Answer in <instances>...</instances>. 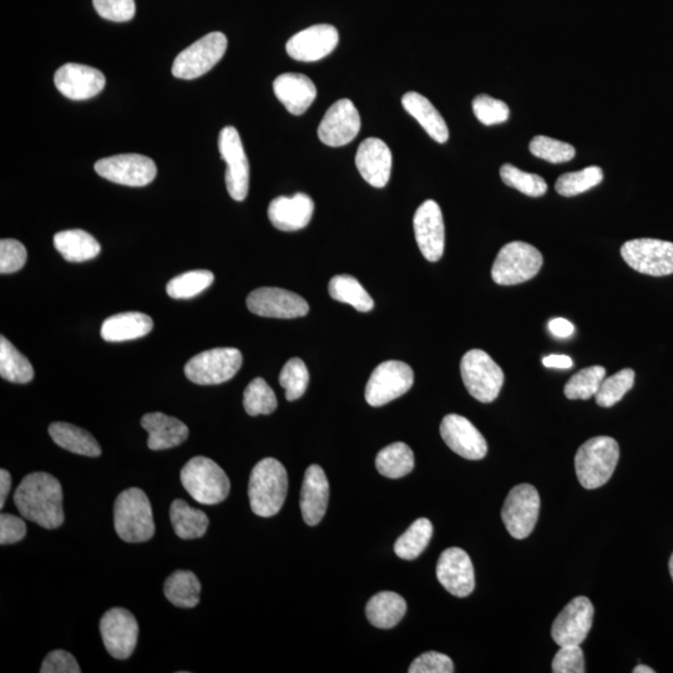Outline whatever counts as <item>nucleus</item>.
I'll return each instance as SVG.
<instances>
[{
	"label": "nucleus",
	"instance_id": "nucleus-49",
	"mask_svg": "<svg viewBox=\"0 0 673 673\" xmlns=\"http://www.w3.org/2000/svg\"><path fill=\"white\" fill-rule=\"evenodd\" d=\"M27 257L28 252L22 242L13 239L0 241V273L2 275H10V273L22 270Z\"/></svg>",
	"mask_w": 673,
	"mask_h": 673
},
{
	"label": "nucleus",
	"instance_id": "nucleus-13",
	"mask_svg": "<svg viewBox=\"0 0 673 673\" xmlns=\"http://www.w3.org/2000/svg\"><path fill=\"white\" fill-rule=\"evenodd\" d=\"M219 150L227 165V191L235 201H244L249 194L250 164L239 131L234 126H226L220 131Z\"/></svg>",
	"mask_w": 673,
	"mask_h": 673
},
{
	"label": "nucleus",
	"instance_id": "nucleus-14",
	"mask_svg": "<svg viewBox=\"0 0 673 673\" xmlns=\"http://www.w3.org/2000/svg\"><path fill=\"white\" fill-rule=\"evenodd\" d=\"M94 169L103 179L130 187L149 185L158 174L154 161L140 154H121L101 159Z\"/></svg>",
	"mask_w": 673,
	"mask_h": 673
},
{
	"label": "nucleus",
	"instance_id": "nucleus-53",
	"mask_svg": "<svg viewBox=\"0 0 673 673\" xmlns=\"http://www.w3.org/2000/svg\"><path fill=\"white\" fill-rule=\"evenodd\" d=\"M42 673H80L79 664L72 654L64 650H55L45 657Z\"/></svg>",
	"mask_w": 673,
	"mask_h": 673
},
{
	"label": "nucleus",
	"instance_id": "nucleus-5",
	"mask_svg": "<svg viewBox=\"0 0 673 673\" xmlns=\"http://www.w3.org/2000/svg\"><path fill=\"white\" fill-rule=\"evenodd\" d=\"M181 483L197 503L204 505L224 502L231 489L224 469L206 457H195L185 464L181 470Z\"/></svg>",
	"mask_w": 673,
	"mask_h": 673
},
{
	"label": "nucleus",
	"instance_id": "nucleus-48",
	"mask_svg": "<svg viewBox=\"0 0 673 673\" xmlns=\"http://www.w3.org/2000/svg\"><path fill=\"white\" fill-rule=\"evenodd\" d=\"M473 111L480 123L487 126L503 124L510 116L509 106L504 101L485 94L473 100Z\"/></svg>",
	"mask_w": 673,
	"mask_h": 673
},
{
	"label": "nucleus",
	"instance_id": "nucleus-47",
	"mask_svg": "<svg viewBox=\"0 0 673 673\" xmlns=\"http://www.w3.org/2000/svg\"><path fill=\"white\" fill-rule=\"evenodd\" d=\"M530 153L536 158L548 161L551 164H563L575 158L576 150L573 145L563 141L548 138V136H536L531 140Z\"/></svg>",
	"mask_w": 673,
	"mask_h": 673
},
{
	"label": "nucleus",
	"instance_id": "nucleus-42",
	"mask_svg": "<svg viewBox=\"0 0 673 673\" xmlns=\"http://www.w3.org/2000/svg\"><path fill=\"white\" fill-rule=\"evenodd\" d=\"M635 377V372L630 368L622 369L609 378L605 377L596 393V403L602 408L614 407L634 387Z\"/></svg>",
	"mask_w": 673,
	"mask_h": 673
},
{
	"label": "nucleus",
	"instance_id": "nucleus-15",
	"mask_svg": "<svg viewBox=\"0 0 673 673\" xmlns=\"http://www.w3.org/2000/svg\"><path fill=\"white\" fill-rule=\"evenodd\" d=\"M105 649L115 659H129L138 644L139 625L130 611L114 607L100 621Z\"/></svg>",
	"mask_w": 673,
	"mask_h": 673
},
{
	"label": "nucleus",
	"instance_id": "nucleus-22",
	"mask_svg": "<svg viewBox=\"0 0 673 673\" xmlns=\"http://www.w3.org/2000/svg\"><path fill=\"white\" fill-rule=\"evenodd\" d=\"M437 578L445 590L457 597H467L475 589L472 560L460 548L443 551L437 564Z\"/></svg>",
	"mask_w": 673,
	"mask_h": 673
},
{
	"label": "nucleus",
	"instance_id": "nucleus-28",
	"mask_svg": "<svg viewBox=\"0 0 673 673\" xmlns=\"http://www.w3.org/2000/svg\"><path fill=\"white\" fill-rule=\"evenodd\" d=\"M141 425L149 433L148 447L151 450L175 448L189 437V428L184 423L164 413L145 414Z\"/></svg>",
	"mask_w": 673,
	"mask_h": 673
},
{
	"label": "nucleus",
	"instance_id": "nucleus-46",
	"mask_svg": "<svg viewBox=\"0 0 673 673\" xmlns=\"http://www.w3.org/2000/svg\"><path fill=\"white\" fill-rule=\"evenodd\" d=\"M500 176L505 185L513 187L520 192H523L524 195L530 197H540L546 194L548 191V184L543 179V177L536 174H529L518 168H515L514 165L505 164L500 169Z\"/></svg>",
	"mask_w": 673,
	"mask_h": 673
},
{
	"label": "nucleus",
	"instance_id": "nucleus-7",
	"mask_svg": "<svg viewBox=\"0 0 673 673\" xmlns=\"http://www.w3.org/2000/svg\"><path fill=\"white\" fill-rule=\"evenodd\" d=\"M543 255L526 242H510L495 258L492 277L500 286L520 285L538 275L543 266Z\"/></svg>",
	"mask_w": 673,
	"mask_h": 673
},
{
	"label": "nucleus",
	"instance_id": "nucleus-6",
	"mask_svg": "<svg viewBox=\"0 0 673 673\" xmlns=\"http://www.w3.org/2000/svg\"><path fill=\"white\" fill-rule=\"evenodd\" d=\"M460 373L470 396L479 402L492 403L502 391L503 369L482 349H472L464 354Z\"/></svg>",
	"mask_w": 673,
	"mask_h": 673
},
{
	"label": "nucleus",
	"instance_id": "nucleus-19",
	"mask_svg": "<svg viewBox=\"0 0 673 673\" xmlns=\"http://www.w3.org/2000/svg\"><path fill=\"white\" fill-rule=\"evenodd\" d=\"M414 234L422 255L429 262L442 258L445 247V226L442 210L437 202L427 200L418 207L413 220Z\"/></svg>",
	"mask_w": 673,
	"mask_h": 673
},
{
	"label": "nucleus",
	"instance_id": "nucleus-26",
	"mask_svg": "<svg viewBox=\"0 0 673 673\" xmlns=\"http://www.w3.org/2000/svg\"><path fill=\"white\" fill-rule=\"evenodd\" d=\"M328 500L330 483L325 470L320 465L313 464L306 470L300 500L303 520L307 525L316 526L321 523L326 515Z\"/></svg>",
	"mask_w": 673,
	"mask_h": 673
},
{
	"label": "nucleus",
	"instance_id": "nucleus-52",
	"mask_svg": "<svg viewBox=\"0 0 673 673\" xmlns=\"http://www.w3.org/2000/svg\"><path fill=\"white\" fill-rule=\"evenodd\" d=\"M409 673H452L454 664L449 656L430 651L417 657L408 670Z\"/></svg>",
	"mask_w": 673,
	"mask_h": 673
},
{
	"label": "nucleus",
	"instance_id": "nucleus-30",
	"mask_svg": "<svg viewBox=\"0 0 673 673\" xmlns=\"http://www.w3.org/2000/svg\"><path fill=\"white\" fill-rule=\"evenodd\" d=\"M403 108L421 124L427 134L439 144L449 139L448 125L435 106L422 94L411 91L402 98Z\"/></svg>",
	"mask_w": 673,
	"mask_h": 673
},
{
	"label": "nucleus",
	"instance_id": "nucleus-35",
	"mask_svg": "<svg viewBox=\"0 0 673 673\" xmlns=\"http://www.w3.org/2000/svg\"><path fill=\"white\" fill-rule=\"evenodd\" d=\"M164 594L172 605L192 609L200 602L201 584L191 571L177 570L165 581Z\"/></svg>",
	"mask_w": 673,
	"mask_h": 673
},
{
	"label": "nucleus",
	"instance_id": "nucleus-8",
	"mask_svg": "<svg viewBox=\"0 0 673 673\" xmlns=\"http://www.w3.org/2000/svg\"><path fill=\"white\" fill-rule=\"evenodd\" d=\"M242 353L236 348H215L192 357L185 376L199 386H216L236 376L242 366Z\"/></svg>",
	"mask_w": 673,
	"mask_h": 673
},
{
	"label": "nucleus",
	"instance_id": "nucleus-56",
	"mask_svg": "<svg viewBox=\"0 0 673 673\" xmlns=\"http://www.w3.org/2000/svg\"><path fill=\"white\" fill-rule=\"evenodd\" d=\"M543 364L548 368L570 369L573 367V359L563 354H551L543 359Z\"/></svg>",
	"mask_w": 673,
	"mask_h": 673
},
{
	"label": "nucleus",
	"instance_id": "nucleus-2",
	"mask_svg": "<svg viewBox=\"0 0 673 673\" xmlns=\"http://www.w3.org/2000/svg\"><path fill=\"white\" fill-rule=\"evenodd\" d=\"M288 475L277 459H262L252 469L249 498L253 513L271 518L280 513L287 497Z\"/></svg>",
	"mask_w": 673,
	"mask_h": 673
},
{
	"label": "nucleus",
	"instance_id": "nucleus-12",
	"mask_svg": "<svg viewBox=\"0 0 673 673\" xmlns=\"http://www.w3.org/2000/svg\"><path fill=\"white\" fill-rule=\"evenodd\" d=\"M539 511L540 495L533 485L520 484L511 489L502 510L506 530L515 539L528 538L538 523Z\"/></svg>",
	"mask_w": 673,
	"mask_h": 673
},
{
	"label": "nucleus",
	"instance_id": "nucleus-39",
	"mask_svg": "<svg viewBox=\"0 0 673 673\" xmlns=\"http://www.w3.org/2000/svg\"><path fill=\"white\" fill-rule=\"evenodd\" d=\"M433 536V524L428 519L421 518L409 526L406 533L399 536L394 551L398 558L416 560L423 553Z\"/></svg>",
	"mask_w": 673,
	"mask_h": 673
},
{
	"label": "nucleus",
	"instance_id": "nucleus-55",
	"mask_svg": "<svg viewBox=\"0 0 673 673\" xmlns=\"http://www.w3.org/2000/svg\"><path fill=\"white\" fill-rule=\"evenodd\" d=\"M549 331L551 335L558 338H569L574 335L575 327L573 323L565 318H554L549 322Z\"/></svg>",
	"mask_w": 673,
	"mask_h": 673
},
{
	"label": "nucleus",
	"instance_id": "nucleus-38",
	"mask_svg": "<svg viewBox=\"0 0 673 673\" xmlns=\"http://www.w3.org/2000/svg\"><path fill=\"white\" fill-rule=\"evenodd\" d=\"M333 300L347 303L359 312H369L374 308V301L357 278L349 275H339L332 278L328 285Z\"/></svg>",
	"mask_w": 673,
	"mask_h": 673
},
{
	"label": "nucleus",
	"instance_id": "nucleus-33",
	"mask_svg": "<svg viewBox=\"0 0 673 673\" xmlns=\"http://www.w3.org/2000/svg\"><path fill=\"white\" fill-rule=\"evenodd\" d=\"M55 249L69 262H85L99 255L101 246L83 230H67L54 236Z\"/></svg>",
	"mask_w": 673,
	"mask_h": 673
},
{
	"label": "nucleus",
	"instance_id": "nucleus-36",
	"mask_svg": "<svg viewBox=\"0 0 673 673\" xmlns=\"http://www.w3.org/2000/svg\"><path fill=\"white\" fill-rule=\"evenodd\" d=\"M413 450L406 443H393L377 454L376 467L383 477L399 479L412 473L414 469Z\"/></svg>",
	"mask_w": 673,
	"mask_h": 673
},
{
	"label": "nucleus",
	"instance_id": "nucleus-20",
	"mask_svg": "<svg viewBox=\"0 0 673 673\" xmlns=\"http://www.w3.org/2000/svg\"><path fill=\"white\" fill-rule=\"evenodd\" d=\"M440 435L454 453L469 460H480L488 453V443L475 425L458 414H448L440 424Z\"/></svg>",
	"mask_w": 673,
	"mask_h": 673
},
{
	"label": "nucleus",
	"instance_id": "nucleus-24",
	"mask_svg": "<svg viewBox=\"0 0 673 673\" xmlns=\"http://www.w3.org/2000/svg\"><path fill=\"white\" fill-rule=\"evenodd\" d=\"M392 163V151L383 140L369 138L359 145L356 166L369 185L378 189L386 186L391 179Z\"/></svg>",
	"mask_w": 673,
	"mask_h": 673
},
{
	"label": "nucleus",
	"instance_id": "nucleus-18",
	"mask_svg": "<svg viewBox=\"0 0 673 673\" xmlns=\"http://www.w3.org/2000/svg\"><path fill=\"white\" fill-rule=\"evenodd\" d=\"M361 130V116L349 99L338 100L327 110L318 126V138L331 148L352 143Z\"/></svg>",
	"mask_w": 673,
	"mask_h": 673
},
{
	"label": "nucleus",
	"instance_id": "nucleus-37",
	"mask_svg": "<svg viewBox=\"0 0 673 673\" xmlns=\"http://www.w3.org/2000/svg\"><path fill=\"white\" fill-rule=\"evenodd\" d=\"M0 376L17 384L32 382L34 378L32 363L4 336L0 338Z\"/></svg>",
	"mask_w": 673,
	"mask_h": 673
},
{
	"label": "nucleus",
	"instance_id": "nucleus-29",
	"mask_svg": "<svg viewBox=\"0 0 673 673\" xmlns=\"http://www.w3.org/2000/svg\"><path fill=\"white\" fill-rule=\"evenodd\" d=\"M153 328V320L145 313H119L104 321L101 326V337L106 342L133 341V339L148 336Z\"/></svg>",
	"mask_w": 673,
	"mask_h": 673
},
{
	"label": "nucleus",
	"instance_id": "nucleus-23",
	"mask_svg": "<svg viewBox=\"0 0 673 673\" xmlns=\"http://www.w3.org/2000/svg\"><path fill=\"white\" fill-rule=\"evenodd\" d=\"M54 83L68 99L88 100L104 90L106 79L100 70L89 65L68 63L57 70Z\"/></svg>",
	"mask_w": 673,
	"mask_h": 673
},
{
	"label": "nucleus",
	"instance_id": "nucleus-11",
	"mask_svg": "<svg viewBox=\"0 0 673 673\" xmlns=\"http://www.w3.org/2000/svg\"><path fill=\"white\" fill-rule=\"evenodd\" d=\"M621 256L632 270L644 275L662 277L673 273V244L656 239L627 241Z\"/></svg>",
	"mask_w": 673,
	"mask_h": 673
},
{
	"label": "nucleus",
	"instance_id": "nucleus-4",
	"mask_svg": "<svg viewBox=\"0 0 673 673\" xmlns=\"http://www.w3.org/2000/svg\"><path fill=\"white\" fill-rule=\"evenodd\" d=\"M620 448L614 438L595 437L581 445L575 457L576 475L585 489L605 485L619 463Z\"/></svg>",
	"mask_w": 673,
	"mask_h": 673
},
{
	"label": "nucleus",
	"instance_id": "nucleus-9",
	"mask_svg": "<svg viewBox=\"0 0 673 673\" xmlns=\"http://www.w3.org/2000/svg\"><path fill=\"white\" fill-rule=\"evenodd\" d=\"M226 50L225 34L220 32L207 34L177 55L172 65V75L185 80L200 78L224 58Z\"/></svg>",
	"mask_w": 673,
	"mask_h": 673
},
{
	"label": "nucleus",
	"instance_id": "nucleus-59",
	"mask_svg": "<svg viewBox=\"0 0 673 673\" xmlns=\"http://www.w3.org/2000/svg\"><path fill=\"white\" fill-rule=\"evenodd\" d=\"M669 568H670L671 578L673 580V554H672L671 559H670Z\"/></svg>",
	"mask_w": 673,
	"mask_h": 673
},
{
	"label": "nucleus",
	"instance_id": "nucleus-34",
	"mask_svg": "<svg viewBox=\"0 0 673 673\" xmlns=\"http://www.w3.org/2000/svg\"><path fill=\"white\" fill-rule=\"evenodd\" d=\"M170 519L175 534L180 539L202 538L209 528V518L204 511L191 508L184 500L176 499L171 504Z\"/></svg>",
	"mask_w": 673,
	"mask_h": 673
},
{
	"label": "nucleus",
	"instance_id": "nucleus-32",
	"mask_svg": "<svg viewBox=\"0 0 673 673\" xmlns=\"http://www.w3.org/2000/svg\"><path fill=\"white\" fill-rule=\"evenodd\" d=\"M50 437L60 448L84 457H99L101 447L96 439L85 429L69 423H53L49 427Z\"/></svg>",
	"mask_w": 673,
	"mask_h": 673
},
{
	"label": "nucleus",
	"instance_id": "nucleus-57",
	"mask_svg": "<svg viewBox=\"0 0 673 673\" xmlns=\"http://www.w3.org/2000/svg\"><path fill=\"white\" fill-rule=\"evenodd\" d=\"M10 487H12V477H10L8 470H0V508H4L5 502H7Z\"/></svg>",
	"mask_w": 673,
	"mask_h": 673
},
{
	"label": "nucleus",
	"instance_id": "nucleus-44",
	"mask_svg": "<svg viewBox=\"0 0 673 673\" xmlns=\"http://www.w3.org/2000/svg\"><path fill=\"white\" fill-rule=\"evenodd\" d=\"M244 407L252 417L271 414L276 411L277 398L265 379L256 378L247 386L244 393Z\"/></svg>",
	"mask_w": 673,
	"mask_h": 673
},
{
	"label": "nucleus",
	"instance_id": "nucleus-25",
	"mask_svg": "<svg viewBox=\"0 0 673 673\" xmlns=\"http://www.w3.org/2000/svg\"><path fill=\"white\" fill-rule=\"evenodd\" d=\"M315 212V202L306 194L280 196L268 206V219L276 229L293 232L305 229Z\"/></svg>",
	"mask_w": 673,
	"mask_h": 673
},
{
	"label": "nucleus",
	"instance_id": "nucleus-3",
	"mask_svg": "<svg viewBox=\"0 0 673 673\" xmlns=\"http://www.w3.org/2000/svg\"><path fill=\"white\" fill-rule=\"evenodd\" d=\"M116 534L125 543H145L155 534L153 508L143 490L130 488L119 494L114 505Z\"/></svg>",
	"mask_w": 673,
	"mask_h": 673
},
{
	"label": "nucleus",
	"instance_id": "nucleus-54",
	"mask_svg": "<svg viewBox=\"0 0 673 673\" xmlns=\"http://www.w3.org/2000/svg\"><path fill=\"white\" fill-rule=\"evenodd\" d=\"M27 535V525L24 520L12 514L0 515V544L10 545L19 543Z\"/></svg>",
	"mask_w": 673,
	"mask_h": 673
},
{
	"label": "nucleus",
	"instance_id": "nucleus-16",
	"mask_svg": "<svg viewBox=\"0 0 673 673\" xmlns=\"http://www.w3.org/2000/svg\"><path fill=\"white\" fill-rule=\"evenodd\" d=\"M594 612L588 597L579 596L571 600L556 617L551 629L555 644L560 647L583 644L591 630Z\"/></svg>",
	"mask_w": 673,
	"mask_h": 673
},
{
	"label": "nucleus",
	"instance_id": "nucleus-21",
	"mask_svg": "<svg viewBox=\"0 0 673 673\" xmlns=\"http://www.w3.org/2000/svg\"><path fill=\"white\" fill-rule=\"evenodd\" d=\"M338 30L330 24L312 25L293 35L286 44L288 55L298 62H318L337 48Z\"/></svg>",
	"mask_w": 673,
	"mask_h": 673
},
{
	"label": "nucleus",
	"instance_id": "nucleus-27",
	"mask_svg": "<svg viewBox=\"0 0 673 673\" xmlns=\"http://www.w3.org/2000/svg\"><path fill=\"white\" fill-rule=\"evenodd\" d=\"M273 91L292 115L306 113L317 98L315 83L306 75L297 73L281 74L273 82Z\"/></svg>",
	"mask_w": 673,
	"mask_h": 673
},
{
	"label": "nucleus",
	"instance_id": "nucleus-51",
	"mask_svg": "<svg viewBox=\"0 0 673 673\" xmlns=\"http://www.w3.org/2000/svg\"><path fill=\"white\" fill-rule=\"evenodd\" d=\"M554 673H584L585 656L580 646L560 647L553 660Z\"/></svg>",
	"mask_w": 673,
	"mask_h": 673
},
{
	"label": "nucleus",
	"instance_id": "nucleus-40",
	"mask_svg": "<svg viewBox=\"0 0 673 673\" xmlns=\"http://www.w3.org/2000/svg\"><path fill=\"white\" fill-rule=\"evenodd\" d=\"M215 281L214 273L206 270H196L172 278L166 286V292L175 300H189L200 295Z\"/></svg>",
	"mask_w": 673,
	"mask_h": 673
},
{
	"label": "nucleus",
	"instance_id": "nucleus-1",
	"mask_svg": "<svg viewBox=\"0 0 673 673\" xmlns=\"http://www.w3.org/2000/svg\"><path fill=\"white\" fill-rule=\"evenodd\" d=\"M14 504L24 519L44 529H57L64 523L63 488L48 473L27 475L15 490Z\"/></svg>",
	"mask_w": 673,
	"mask_h": 673
},
{
	"label": "nucleus",
	"instance_id": "nucleus-17",
	"mask_svg": "<svg viewBox=\"0 0 673 673\" xmlns=\"http://www.w3.org/2000/svg\"><path fill=\"white\" fill-rule=\"evenodd\" d=\"M247 307L257 316L291 320L306 316L310 306L305 298L277 287H261L247 297Z\"/></svg>",
	"mask_w": 673,
	"mask_h": 673
},
{
	"label": "nucleus",
	"instance_id": "nucleus-45",
	"mask_svg": "<svg viewBox=\"0 0 673 673\" xmlns=\"http://www.w3.org/2000/svg\"><path fill=\"white\" fill-rule=\"evenodd\" d=\"M310 383V373L305 362L300 358H292L283 366L280 374V384L286 391L287 401L293 402L306 393Z\"/></svg>",
	"mask_w": 673,
	"mask_h": 673
},
{
	"label": "nucleus",
	"instance_id": "nucleus-41",
	"mask_svg": "<svg viewBox=\"0 0 673 673\" xmlns=\"http://www.w3.org/2000/svg\"><path fill=\"white\" fill-rule=\"evenodd\" d=\"M605 377L606 369L604 367L592 366L581 369L580 372L576 373L566 383L564 389L565 396L571 399V401H575V399L588 401V399L596 396Z\"/></svg>",
	"mask_w": 673,
	"mask_h": 673
},
{
	"label": "nucleus",
	"instance_id": "nucleus-31",
	"mask_svg": "<svg viewBox=\"0 0 673 673\" xmlns=\"http://www.w3.org/2000/svg\"><path fill=\"white\" fill-rule=\"evenodd\" d=\"M407 612V602L397 592L382 591L368 601L367 619L378 629H393Z\"/></svg>",
	"mask_w": 673,
	"mask_h": 673
},
{
	"label": "nucleus",
	"instance_id": "nucleus-10",
	"mask_svg": "<svg viewBox=\"0 0 673 673\" xmlns=\"http://www.w3.org/2000/svg\"><path fill=\"white\" fill-rule=\"evenodd\" d=\"M413 383V369L407 363L383 362L369 377L364 396L369 406L382 407L406 394Z\"/></svg>",
	"mask_w": 673,
	"mask_h": 673
},
{
	"label": "nucleus",
	"instance_id": "nucleus-43",
	"mask_svg": "<svg viewBox=\"0 0 673 673\" xmlns=\"http://www.w3.org/2000/svg\"><path fill=\"white\" fill-rule=\"evenodd\" d=\"M604 179V172L599 166H590L584 170L568 172L556 181L555 190L565 197H573L589 191Z\"/></svg>",
	"mask_w": 673,
	"mask_h": 673
},
{
	"label": "nucleus",
	"instance_id": "nucleus-50",
	"mask_svg": "<svg viewBox=\"0 0 673 673\" xmlns=\"http://www.w3.org/2000/svg\"><path fill=\"white\" fill-rule=\"evenodd\" d=\"M101 18L115 23H125L135 17V0H93Z\"/></svg>",
	"mask_w": 673,
	"mask_h": 673
},
{
	"label": "nucleus",
	"instance_id": "nucleus-58",
	"mask_svg": "<svg viewBox=\"0 0 673 673\" xmlns=\"http://www.w3.org/2000/svg\"><path fill=\"white\" fill-rule=\"evenodd\" d=\"M634 673H655V670H652L649 666L639 665L634 670Z\"/></svg>",
	"mask_w": 673,
	"mask_h": 673
}]
</instances>
